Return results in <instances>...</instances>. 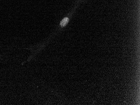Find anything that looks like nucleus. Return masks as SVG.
<instances>
[{
    "mask_svg": "<svg viewBox=\"0 0 140 105\" xmlns=\"http://www.w3.org/2000/svg\"><path fill=\"white\" fill-rule=\"evenodd\" d=\"M69 22V19L67 17L65 18L64 19H62V21H61L60 22V25L61 27H65V26L66 25V24H67Z\"/></svg>",
    "mask_w": 140,
    "mask_h": 105,
    "instance_id": "nucleus-1",
    "label": "nucleus"
}]
</instances>
